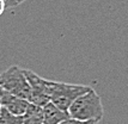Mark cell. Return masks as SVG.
I'll return each instance as SVG.
<instances>
[{
    "label": "cell",
    "instance_id": "cell-13",
    "mask_svg": "<svg viewBox=\"0 0 128 124\" xmlns=\"http://www.w3.org/2000/svg\"><path fill=\"white\" fill-rule=\"evenodd\" d=\"M0 107H1V106H0Z\"/></svg>",
    "mask_w": 128,
    "mask_h": 124
},
{
    "label": "cell",
    "instance_id": "cell-3",
    "mask_svg": "<svg viewBox=\"0 0 128 124\" xmlns=\"http://www.w3.org/2000/svg\"><path fill=\"white\" fill-rule=\"evenodd\" d=\"M0 87L18 98L30 100V85L24 69L18 66H11L0 74Z\"/></svg>",
    "mask_w": 128,
    "mask_h": 124
},
{
    "label": "cell",
    "instance_id": "cell-1",
    "mask_svg": "<svg viewBox=\"0 0 128 124\" xmlns=\"http://www.w3.org/2000/svg\"><path fill=\"white\" fill-rule=\"evenodd\" d=\"M68 116L78 121H95L100 122L104 110L102 98L92 87L84 94L79 96L68 107Z\"/></svg>",
    "mask_w": 128,
    "mask_h": 124
},
{
    "label": "cell",
    "instance_id": "cell-2",
    "mask_svg": "<svg viewBox=\"0 0 128 124\" xmlns=\"http://www.w3.org/2000/svg\"><path fill=\"white\" fill-rule=\"evenodd\" d=\"M46 93L49 98V102L53 103L60 110L67 112L68 107L79 96L91 88L88 85H73L67 82H60L54 80L44 79Z\"/></svg>",
    "mask_w": 128,
    "mask_h": 124
},
{
    "label": "cell",
    "instance_id": "cell-4",
    "mask_svg": "<svg viewBox=\"0 0 128 124\" xmlns=\"http://www.w3.org/2000/svg\"><path fill=\"white\" fill-rule=\"evenodd\" d=\"M25 76L28 79V82L30 85V100L29 103H32L35 105L43 107L46 104L49 103V98L46 93L44 88V79L42 76L34 73L32 70L24 69Z\"/></svg>",
    "mask_w": 128,
    "mask_h": 124
},
{
    "label": "cell",
    "instance_id": "cell-12",
    "mask_svg": "<svg viewBox=\"0 0 128 124\" xmlns=\"http://www.w3.org/2000/svg\"><path fill=\"white\" fill-rule=\"evenodd\" d=\"M24 1H25V0H17V4L19 5V4H22V2H24Z\"/></svg>",
    "mask_w": 128,
    "mask_h": 124
},
{
    "label": "cell",
    "instance_id": "cell-10",
    "mask_svg": "<svg viewBox=\"0 0 128 124\" xmlns=\"http://www.w3.org/2000/svg\"><path fill=\"white\" fill-rule=\"evenodd\" d=\"M17 0H5V10L7 8H11V7H14L17 6Z\"/></svg>",
    "mask_w": 128,
    "mask_h": 124
},
{
    "label": "cell",
    "instance_id": "cell-11",
    "mask_svg": "<svg viewBox=\"0 0 128 124\" xmlns=\"http://www.w3.org/2000/svg\"><path fill=\"white\" fill-rule=\"evenodd\" d=\"M5 11V0H0V16Z\"/></svg>",
    "mask_w": 128,
    "mask_h": 124
},
{
    "label": "cell",
    "instance_id": "cell-5",
    "mask_svg": "<svg viewBox=\"0 0 128 124\" xmlns=\"http://www.w3.org/2000/svg\"><path fill=\"white\" fill-rule=\"evenodd\" d=\"M28 105V100L13 96L10 92H7V91L0 87V106L5 107L6 110H8L13 115L23 116L26 111Z\"/></svg>",
    "mask_w": 128,
    "mask_h": 124
},
{
    "label": "cell",
    "instance_id": "cell-6",
    "mask_svg": "<svg viewBox=\"0 0 128 124\" xmlns=\"http://www.w3.org/2000/svg\"><path fill=\"white\" fill-rule=\"evenodd\" d=\"M43 110V124H60L70 118L68 113L60 110L53 103H48L42 107Z\"/></svg>",
    "mask_w": 128,
    "mask_h": 124
},
{
    "label": "cell",
    "instance_id": "cell-7",
    "mask_svg": "<svg viewBox=\"0 0 128 124\" xmlns=\"http://www.w3.org/2000/svg\"><path fill=\"white\" fill-rule=\"evenodd\" d=\"M23 124H43V110L38 105L29 103L23 115Z\"/></svg>",
    "mask_w": 128,
    "mask_h": 124
},
{
    "label": "cell",
    "instance_id": "cell-9",
    "mask_svg": "<svg viewBox=\"0 0 128 124\" xmlns=\"http://www.w3.org/2000/svg\"><path fill=\"white\" fill-rule=\"evenodd\" d=\"M60 124H98V122H95V121H78V119H73L70 117L66 121L61 122Z\"/></svg>",
    "mask_w": 128,
    "mask_h": 124
},
{
    "label": "cell",
    "instance_id": "cell-8",
    "mask_svg": "<svg viewBox=\"0 0 128 124\" xmlns=\"http://www.w3.org/2000/svg\"><path fill=\"white\" fill-rule=\"evenodd\" d=\"M0 124H23V116L11 113L5 107H0Z\"/></svg>",
    "mask_w": 128,
    "mask_h": 124
}]
</instances>
